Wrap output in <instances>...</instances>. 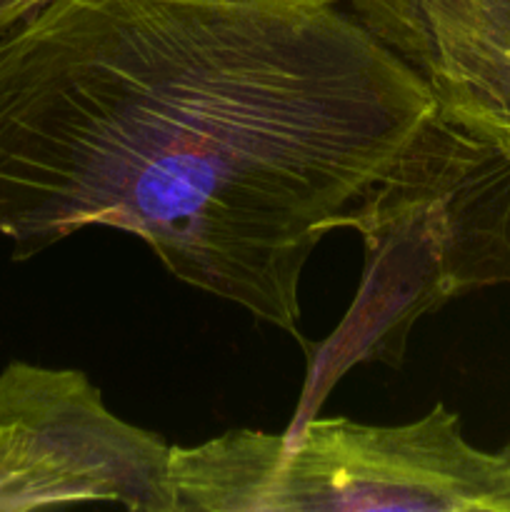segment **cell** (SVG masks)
<instances>
[{"label": "cell", "mask_w": 510, "mask_h": 512, "mask_svg": "<svg viewBox=\"0 0 510 512\" xmlns=\"http://www.w3.org/2000/svg\"><path fill=\"white\" fill-rule=\"evenodd\" d=\"M363 240V278L333 333L310 343L293 423L320 413L355 365L403 368L425 315L510 285V135L435 105L383 173L333 220Z\"/></svg>", "instance_id": "cell-2"}, {"label": "cell", "mask_w": 510, "mask_h": 512, "mask_svg": "<svg viewBox=\"0 0 510 512\" xmlns=\"http://www.w3.org/2000/svg\"><path fill=\"white\" fill-rule=\"evenodd\" d=\"M178 512H510V460L438 403L403 425L313 415L170 448Z\"/></svg>", "instance_id": "cell-3"}, {"label": "cell", "mask_w": 510, "mask_h": 512, "mask_svg": "<svg viewBox=\"0 0 510 512\" xmlns=\"http://www.w3.org/2000/svg\"><path fill=\"white\" fill-rule=\"evenodd\" d=\"M503 453H505V455H508V460H510V440H508V443H505V445H503Z\"/></svg>", "instance_id": "cell-7"}, {"label": "cell", "mask_w": 510, "mask_h": 512, "mask_svg": "<svg viewBox=\"0 0 510 512\" xmlns=\"http://www.w3.org/2000/svg\"><path fill=\"white\" fill-rule=\"evenodd\" d=\"M85 503L178 512L170 445L115 415L83 370L13 360L0 370V512Z\"/></svg>", "instance_id": "cell-4"}, {"label": "cell", "mask_w": 510, "mask_h": 512, "mask_svg": "<svg viewBox=\"0 0 510 512\" xmlns=\"http://www.w3.org/2000/svg\"><path fill=\"white\" fill-rule=\"evenodd\" d=\"M443 113L510 135V0H345Z\"/></svg>", "instance_id": "cell-5"}, {"label": "cell", "mask_w": 510, "mask_h": 512, "mask_svg": "<svg viewBox=\"0 0 510 512\" xmlns=\"http://www.w3.org/2000/svg\"><path fill=\"white\" fill-rule=\"evenodd\" d=\"M40 3L43 0H0V33Z\"/></svg>", "instance_id": "cell-6"}, {"label": "cell", "mask_w": 510, "mask_h": 512, "mask_svg": "<svg viewBox=\"0 0 510 512\" xmlns=\"http://www.w3.org/2000/svg\"><path fill=\"white\" fill-rule=\"evenodd\" d=\"M435 105L345 0H43L0 33V238L135 235L308 350L310 255Z\"/></svg>", "instance_id": "cell-1"}]
</instances>
